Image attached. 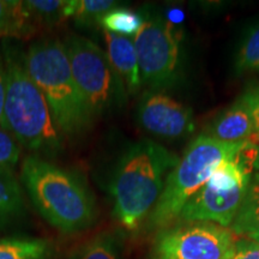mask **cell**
<instances>
[{"instance_id":"8","label":"cell","mask_w":259,"mask_h":259,"mask_svg":"<svg viewBox=\"0 0 259 259\" xmlns=\"http://www.w3.org/2000/svg\"><path fill=\"white\" fill-rule=\"evenodd\" d=\"M142 85L153 92L174 87L181 77V36L173 23L148 15L134 36Z\"/></svg>"},{"instance_id":"15","label":"cell","mask_w":259,"mask_h":259,"mask_svg":"<svg viewBox=\"0 0 259 259\" xmlns=\"http://www.w3.org/2000/svg\"><path fill=\"white\" fill-rule=\"evenodd\" d=\"M24 196L14 170L0 168V226L22 215Z\"/></svg>"},{"instance_id":"13","label":"cell","mask_w":259,"mask_h":259,"mask_svg":"<svg viewBox=\"0 0 259 259\" xmlns=\"http://www.w3.org/2000/svg\"><path fill=\"white\" fill-rule=\"evenodd\" d=\"M103 37L109 63L124 82L126 92L134 95L142 87L134 38L120 36L106 30H103Z\"/></svg>"},{"instance_id":"19","label":"cell","mask_w":259,"mask_h":259,"mask_svg":"<svg viewBox=\"0 0 259 259\" xmlns=\"http://www.w3.org/2000/svg\"><path fill=\"white\" fill-rule=\"evenodd\" d=\"M76 259H120L118 239L112 233H100L79 248Z\"/></svg>"},{"instance_id":"18","label":"cell","mask_w":259,"mask_h":259,"mask_svg":"<svg viewBox=\"0 0 259 259\" xmlns=\"http://www.w3.org/2000/svg\"><path fill=\"white\" fill-rule=\"evenodd\" d=\"M118 8L113 0H73L72 21L78 27L90 28L100 25V21L107 12Z\"/></svg>"},{"instance_id":"12","label":"cell","mask_w":259,"mask_h":259,"mask_svg":"<svg viewBox=\"0 0 259 259\" xmlns=\"http://www.w3.org/2000/svg\"><path fill=\"white\" fill-rule=\"evenodd\" d=\"M204 135L225 143L251 142L253 135V122L250 111L241 97L220 113Z\"/></svg>"},{"instance_id":"22","label":"cell","mask_w":259,"mask_h":259,"mask_svg":"<svg viewBox=\"0 0 259 259\" xmlns=\"http://www.w3.org/2000/svg\"><path fill=\"white\" fill-rule=\"evenodd\" d=\"M250 111L252 122H253V135L252 143H259V84H254L240 96Z\"/></svg>"},{"instance_id":"17","label":"cell","mask_w":259,"mask_h":259,"mask_svg":"<svg viewBox=\"0 0 259 259\" xmlns=\"http://www.w3.org/2000/svg\"><path fill=\"white\" fill-rule=\"evenodd\" d=\"M143 15L124 8H115L103 16L100 21V25L106 31L120 36L132 37L137 34L143 25Z\"/></svg>"},{"instance_id":"2","label":"cell","mask_w":259,"mask_h":259,"mask_svg":"<svg viewBox=\"0 0 259 259\" xmlns=\"http://www.w3.org/2000/svg\"><path fill=\"white\" fill-rule=\"evenodd\" d=\"M6 72V99L2 127L32 155L57 156L64 149L44 94L34 83L24 64V53L5 40L3 45Z\"/></svg>"},{"instance_id":"1","label":"cell","mask_w":259,"mask_h":259,"mask_svg":"<svg viewBox=\"0 0 259 259\" xmlns=\"http://www.w3.org/2000/svg\"><path fill=\"white\" fill-rule=\"evenodd\" d=\"M180 158L150 139L126 148L113 173L109 192L113 216L130 232L149 218L163 191L168 174Z\"/></svg>"},{"instance_id":"4","label":"cell","mask_w":259,"mask_h":259,"mask_svg":"<svg viewBox=\"0 0 259 259\" xmlns=\"http://www.w3.org/2000/svg\"><path fill=\"white\" fill-rule=\"evenodd\" d=\"M24 64L61 135L74 138L90 130L95 118L73 78L64 41L44 37L32 42L24 53Z\"/></svg>"},{"instance_id":"20","label":"cell","mask_w":259,"mask_h":259,"mask_svg":"<svg viewBox=\"0 0 259 259\" xmlns=\"http://www.w3.org/2000/svg\"><path fill=\"white\" fill-rule=\"evenodd\" d=\"M234 65L239 74L259 71V24L252 27L242 38Z\"/></svg>"},{"instance_id":"14","label":"cell","mask_w":259,"mask_h":259,"mask_svg":"<svg viewBox=\"0 0 259 259\" xmlns=\"http://www.w3.org/2000/svg\"><path fill=\"white\" fill-rule=\"evenodd\" d=\"M233 234L259 242V171L252 176L250 186L231 226Z\"/></svg>"},{"instance_id":"7","label":"cell","mask_w":259,"mask_h":259,"mask_svg":"<svg viewBox=\"0 0 259 259\" xmlns=\"http://www.w3.org/2000/svg\"><path fill=\"white\" fill-rule=\"evenodd\" d=\"M71 71L94 118L124 107L127 92L107 53L89 38L71 34L64 40Z\"/></svg>"},{"instance_id":"5","label":"cell","mask_w":259,"mask_h":259,"mask_svg":"<svg viewBox=\"0 0 259 259\" xmlns=\"http://www.w3.org/2000/svg\"><path fill=\"white\" fill-rule=\"evenodd\" d=\"M247 143H225L204 134L198 136L168 174L163 191L148 218V226L166 229L177 221L187 200L210 179L216 168L235 157Z\"/></svg>"},{"instance_id":"10","label":"cell","mask_w":259,"mask_h":259,"mask_svg":"<svg viewBox=\"0 0 259 259\" xmlns=\"http://www.w3.org/2000/svg\"><path fill=\"white\" fill-rule=\"evenodd\" d=\"M139 126L154 137L176 141L194 131L191 108L162 92L148 90L137 107Z\"/></svg>"},{"instance_id":"23","label":"cell","mask_w":259,"mask_h":259,"mask_svg":"<svg viewBox=\"0 0 259 259\" xmlns=\"http://www.w3.org/2000/svg\"><path fill=\"white\" fill-rule=\"evenodd\" d=\"M231 259H259V242L240 239L235 242V250Z\"/></svg>"},{"instance_id":"24","label":"cell","mask_w":259,"mask_h":259,"mask_svg":"<svg viewBox=\"0 0 259 259\" xmlns=\"http://www.w3.org/2000/svg\"><path fill=\"white\" fill-rule=\"evenodd\" d=\"M6 99V72H5V64L3 53L0 51V127H2L3 115H4V106Z\"/></svg>"},{"instance_id":"9","label":"cell","mask_w":259,"mask_h":259,"mask_svg":"<svg viewBox=\"0 0 259 259\" xmlns=\"http://www.w3.org/2000/svg\"><path fill=\"white\" fill-rule=\"evenodd\" d=\"M231 229L210 222H184L162 229L153 259H231L235 250Z\"/></svg>"},{"instance_id":"3","label":"cell","mask_w":259,"mask_h":259,"mask_svg":"<svg viewBox=\"0 0 259 259\" xmlns=\"http://www.w3.org/2000/svg\"><path fill=\"white\" fill-rule=\"evenodd\" d=\"M21 183L42 218L60 232L80 233L96 221L95 196L77 171L31 154L21 164Z\"/></svg>"},{"instance_id":"6","label":"cell","mask_w":259,"mask_h":259,"mask_svg":"<svg viewBox=\"0 0 259 259\" xmlns=\"http://www.w3.org/2000/svg\"><path fill=\"white\" fill-rule=\"evenodd\" d=\"M259 168V147L248 142L235 157L223 161L181 210L178 221L232 226L252 176Z\"/></svg>"},{"instance_id":"16","label":"cell","mask_w":259,"mask_h":259,"mask_svg":"<svg viewBox=\"0 0 259 259\" xmlns=\"http://www.w3.org/2000/svg\"><path fill=\"white\" fill-rule=\"evenodd\" d=\"M53 246L36 238L0 239V259H51Z\"/></svg>"},{"instance_id":"21","label":"cell","mask_w":259,"mask_h":259,"mask_svg":"<svg viewBox=\"0 0 259 259\" xmlns=\"http://www.w3.org/2000/svg\"><path fill=\"white\" fill-rule=\"evenodd\" d=\"M22 155V147L6 130L0 127V168L14 170Z\"/></svg>"},{"instance_id":"25","label":"cell","mask_w":259,"mask_h":259,"mask_svg":"<svg viewBox=\"0 0 259 259\" xmlns=\"http://www.w3.org/2000/svg\"><path fill=\"white\" fill-rule=\"evenodd\" d=\"M10 0H0V37H4L6 23H8Z\"/></svg>"},{"instance_id":"11","label":"cell","mask_w":259,"mask_h":259,"mask_svg":"<svg viewBox=\"0 0 259 259\" xmlns=\"http://www.w3.org/2000/svg\"><path fill=\"white\" fill-rule=\"evenodd\" d=\"M73 0H10L4 37L30 40L72 18Z\"/></svg>"}]
</instances>
